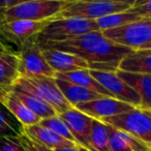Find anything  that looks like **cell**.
Returning <instances> with one entry per match:
<instances>
[{
	"instance_id": "44dd1931",
	"label": "cell",
	"mask_w": 151,
	"mask_h": 151,
	"mask_svg": "<svg viewBox=\"0 0 151 151\" xmlns=\"http://www.w3.org/2000/svg\"><path fill=\"white\" fill-rule=\"evenodd\" d=\"M55 79L65 82L71 83V84L78 85V86L84 87V88L90 89V90L97 92L106 97H113L112 94L107 91L92 76L90 75L89 69H82V70H75L70 73H55ZM114 99V97H113Z\"/></svg>"
},
{
	"instance_id": "7402d4cb",
	"label": "cell",
	"mask_w": 151,
	"mask_h": 151,
	"mask_svg": "<svg viewBox=\"0 0 151 151\" xmlns=\"http://www.w3.org/2000/svg\"><path fill=\"white\" fill-rule=\"evenodd\" d=\"M143 18L141 16H139L134 12L130 11L129 9L125 12H122V13L114 14V15H110L108 17L101 18V19L96 20L95 22H96L99 30L104 31V30L112 29V28L121 27V26L140 21Z\"/></svg>"
},
{
	"instance_id": "1f68e13d",
	"label": "cell",
	"mask_w": 151,
	"mask_h": 151,
	"mask_svg": "<svg viewBox=\"0 0 151 151\" xmlns=\"http://www.w3.org/2000/svg\"><path fill=\"white\" fill-rule=\"evenodd\" d=\"M139 50H151V40L149 42H147L146 45H144V46L141 47Z\"/></svg>"
},
{
	"instance_id": "5bb4252c",
	"label": "cell",
	"mask_w": 151,
	"mask_h": 151,
	"mask_svg": "<svg viewBox=\"0 0 151 151\" xmlns=\"http://www.w3.org/2000/svg\"><path fill=\"white\" fill-rule=\"evenodd\" d=\"M23 134H25L31 140L35 141L36 143L49 149H52V150H55L57 148H62V147L78 146L76 143L70 142V141L58 136L52 130L40 125V123L23 127Z\"/></svg>"
},
{
	"instance_id": "e575fe53",
	"label": "cell",
	"mask_w": 151,
	"mask_h": 151,
	"mask_svg": "<svg viewBox=\"0 0 151 151\" xmlns=\"http://www.w3.org/2000/svg\"><path fill=\"white\" fill-rule=\"evenodd\" d=\"M147 112V114H148L149 116H150V118H151V111H146Z\"/></svg>"
},
{
	"instance_id": "9a60e30c",
	"label": "cell",
	"mask_w": 151,
	"mask_h": 151,
	"mask_svg": "<svg viewBox=\"0 0 151 151\" xmlns=\"http://www.w3.org/2000/svg\"><path fill=\"white\" fill-rule=\"evenodd\" d=\"M20 77L19 57L16 51L7 50L0 55V96L9 90Z\"/></svg>"
},
{
	"instance_id": "3957f363",
	"label": "cell",
	"mask_w": 151,
	"mask_h": 151,
	"mask_svg": "<svg viewBox=\"0 0 151 151\" xmlns=\"http://www.w3.org/2000/svg\"><path fill=\"white\" fill-rule=\"evenodd\" d=\"M134 1L130 0H101L67 1L58 18H77L84 20H96L114 14L122 13L132 6Z\"/></svg>"
},
{
	"instance_id": "ac0fdd59",
	"label": "cell",
	"mask_w": 151,
	"mask_h": 151,
	"mask_svg": "<svg viewBox=\"0 0 151 151\" xmlns=\"http://www.w3.org/2000/svg\"><path fill=\"white\" fill-rule=\"evenodd\" d=\"M0 103H2L7 110L12 113V115L22 124L23 127L25 126L34 125L40 122V118L28 110L15 95L12 93L11 89L5 91L0 96Z\"/></svg>"
},
{
	"instance_id": "9c48e42d",
	"label": "cell",
	"mask_w": 151,
	"mask_h": 151,
	"mask_svg": "<svg viewBox=\"0 0 151 151\" xmlns=\"http://www.w3.org/2000/svg\"><path fill=\"white\" fill-rule=\"evenodd\" d=\"M90 75L104 87L107 91H109L114 99L128 104L136 109L141 108V97L139 94L128 86L122 79L118 77L116 73L109 71H99L89 70Z\"/></svg>"
},
{
	"instance_id": "7c38bea8",
	"label": "cell",
	"mask_w": 151,
	"mask_h": 151,
	"mask_svg": "<svg viewBox=\"0 0 151 151\" xmlns=\"http://www.w3.org/2000/svg\"><path fill=\"white\" fill-rule=\"evenodd\" d=\"M59 116L68 126L77 145L90 151L89 140L93 118L82 113L76 108H71L64 113L59 114Z\"/></svg>"
},
{
	"instance_id": "d590c367",
	"label": "cell",
	"mask_w": 151,
	"mask_h": 151,
	"mask_svg": "<svg viewBox=\"0 0 151 151\" xmlns=\"http://www.w3.org/2000/svg\"><path fill=\"white\" fill-rule=\"evenodd\" d=\"M6 51H7V50H6ZM3 52H4V51H2V50H0V55L2 54V53H3Z\"/></svg>"
},
{
	"instance_id": "2e32d148",
	"label": "cell",
	"mask_w": 151,
	"mask_h": 151,
	"mask_svg": "<svg viewBox=\"0 0 151 151\" xmlns=\"http://www.w3.org/2000/svg\"><path fill=\"white\" fill-rule=\"evenodd\" d=\"M116 73L141 97L140 109L151 111V75H140L121 70H117Z\"/></svg>"
},
{
	"instance_id": "d4e9b609",
	"label": "cell",
	"mask_w": 151,
	"mask_h": 151,
	"mask_svg": "<svg viewBox=\"0 0 151 151\" xmlns=\"http://www.w3.org/2000/svg\"><path fill=\"white\" fill-rule=\"evenodd\" d=\"M40 124L44 126V127L52 130L53 132H55V134H58V136L62 137V138L66 139V140L70 141V142L76 143V140L73 134H71L68 126H67L66 123L61 119L59 115L53 116V117L47 118V119H42ZM76 144H77V143H76Z\"/></svg>"
},
{
	"instance_id": "4fadbf2b",
	"label": "cell",
	"mask_w": 151,
	"mask_h": 151,
	"mask_svg": "<svg viewBox=\"0 0 151 151\" xmlns=\"http://www.w3.org/2000/svg\"><path fill=\"white\" fill-rule=\"evenodd\" d=\"M42 51L48 64L55 71V73L89 69L88 63L77 55L51 49H42Z\"/></svg>"
},
{
	"instance_id": "603a6c76",
	"label": "cell",
	"mask_w": 151,
	"mask_h": 151,
	"mask_svg": "<svg viewBox=\"0 0 151 151\" xmlns=\"http://www.w3.org/2000/svg\"><path fill=\"white\" fill-rule=\"evenodd\" d=\"M89 145L90 151H111L108 126L101 120L93 119Z\"/></svg>"
},
{
	"instance_id": "83f0119b",
	"label": "cell",
	"mask_w": 151,
	"mask_h": 151,
	"mask_svg": "<svg viewBox=\"0 0 151 151\" xmlns=\"http://www.w3.org/2000/svg\"><path fill=\"white\" fill-rule=\"evenodd\" d=\"M130 11L137 13L143 19L151 20V0H136Z\"/></svg>"
},
{
	"instance_id": "f1b7e54d",
	"label": "cell",
	"mask_w": 151,
	"mask_h": 151,
	"mask_svg": "<svg viewBox=\"0 0 151 151\" xmlns=\"http://www.w3.org/2000/svg\"><path fill=\"white\" fill-rule=\"evenodd\" d=\"M0 151H26L18 137L0 138Z\"/></svg>"
},
{
	"instance_id": "d6986e66",
	"label": "cell",
	"mask_w": 151,
	"mask_h": 151,
	"mask_svg": "<svg viewBox=\"0 0 151 151\" xmlns=\"http://www.w3.org/2000/svg\"><path fill=\"white\" fill-rule=\"evenodd\" d=\"M11 91L28 110L38 116L40 119H47L57 115L56 111L37 95L15 86L12 87Z\"/></svg>"
},
{
	"instance_id": "8fae6325",
	"label": "cell",
	"mask_w": 151,
	"mask_h": 151,
	"mask_svg": "<svg viewBox=\"0 0 151 151\" xmlns=\"http://www.w3.org/2000/svg\"><path fill=\"white\" fill-rule=\"evenodd\" d=\"M73 108H76L77 110L86 114V115L90 116L93 119L97 120L127 113V112L136 109L132 106L122 103V101L113 99V97H103L101 99L89 101V103L80 104Z\"/></svg>"
},
{
	"instance_id": "ba28073f",
	"label": "cell",
	"mask_w": 151,
	"mask_h": 151,
	"mask_svg": "<svg viewBox=\"0 0 151 151\" xmlns=\"http://www.w3.org/2000/svg\"><path fill=\"white\" fill-rule=\"evenodd\" d=\"M19 57L20 76L35 77L42 76L54 78L55 71L48 64L42 55V51L36 44L35 40L26 42L17 51Z\"/></svg>"
},
{
	"instance_id": "cb8c5ba5",
	"label": "cell",
	"mask_w": 151,
	"mask_h": 151,
	"mask_svg": "<svg viewBox=\"0 0 151 151\" xmlns=\"http://www.w3.org/2000/svg\"><path fill=\"white\" fill-rule=\"evenodd\" d=\"M21 134H23L22 124L0 103V138L19 137Z\"/></svg>"
},
{
	"instance_id": "f546056e",
	"label": "cell",
	"mask_w": 151,
	"mask_h": 151,
	"mask_svg": "<svg viewBox=\"0 0 151 151\" xmlns=\"http://www.w3.org/2000/svg\"><path fill=\"white\" fill-rule=\"evenodd\" d=\"M18 140L22 144V146L25 148L26 151H54L52 149H49L47 147L42 146V145L36 143L35 141L31 140L30 138H28L25 134H21L18 137Z\"/></svg>"
},
{
	"instance_id": "e0dca14e",
	"label": "cell",
	"mask_w": 151,
	"mask_h": 151,
	"mask_svg": "<svg viewBox=\"0 0 151 151\" xmlns=\"http://www.w3.org/2000/svg\"><path fill=\"white\" fill-rule=\"evenodd\" d=\"M55 80H56V84L58 86L59 90L61 91V93L64 96V99H66L67 103L73 108L76 107L77 105H80V104L89 103V101L106 97L104 95L99 94V93L90 90V89L71 84V83L65 82V81L57 80V79H55Z\"/></svg>"
},
{
	"instance_id": "484cf974",
	"label": "cell",
	"mask_w": 151,
	"mask_h": 151,
	"mask_svg": "<svg viewBox=\"0 0 151 151\" xmlns=\"http://www.w3.org/2000/svg\"><path fill=\"white\" fill-rule=\"evenodd\" d=\"M109 130V144L111 151H132L128 144L121 138L118 130L107 124Z\"/></svg>"
},
{
	"instance_id": "6da1fadb",
	"label": "cell",
	"mask_w": 151,
	"mask_h": 151,
	"mask_svg": "<svg viewBox=\"0 0 151 151\" xmlns=\"http://www.w3.org/2000/svg\"><path fill=\"white\" fill-rule=\"evenodd\" d=\"M40 49H51L77 55L89 64V70L116 73L120 62L132 50L110 42L101 31L89 32L84 35L61 42H36Z\"/></svg>"
},
{
	"instance_id": "8992f818",
	"label": "cell",
	"mask_w": 151,
	"mask_h": 151,
	"mask_svg": "<svg viewBox=\"0 0 151 151\" xmlns=\"http://www.w3.org/2000/svg\"><path fill=\"white\" fill-rule=\"evenodd\" d=\"M101 33L110 42L136 51L151 40V20L142 19L121 27L104 30Z\"/></svg>"
},
{
	"instance_id": "ffe728a7",
	"label": "cell",
	"mask_w": 151,
	"mask_h": 151,
	"mask_svg": "<svg viewBox=\"0 0 151 151\" xmlns=\"http://www.w3.org/2000/svg\"><path fill=\"white\" fill-rule=\"evenodd\" d=\"M118 70L151 75V50H136L130 52L122 59Z\"/></svg>"
},
{
	"instance_id": "5b68a950",
	"label": "cell",
	"mask_w": 151,
	"mask_h": 151,
	"mask_svg": "<svg viewBox=\"0 0 151 151\" xmlns=\"http://www.w3.org/2000/svg\"><path fill=\"white\" fill-rule=\"evenodd\" d=\"M14 86L37 95L56 111L57 115L64 113L73 108L59 90L55 78H49L42 76H35V77L20 76Z\"/></svg>"
},
{
	"instance_id": "4316f807",
	"label": "cell",
	"mask_w": 151,
	"mask_h": 151,
	"mask_svg": "<svg viewBox=\"0 0 151 151\" xmlns=\"http://www.w3.org/2000/svg\"><path fill=\"white\" fill-rule=\"evenodd\" d=\"M118 132H119V134L121 136V138L127 143L128 146L132 148V151H149V150H151V148L146 144V143L142 142V141L139 140V139L134 138V137H132V134H127V132H121V130H118Z\"/></svg>"
},
{
	"instance_id": "8d00e7d4",
	"label": "cell",
	"mask_w": 151,
	"mask_h": 151,
	"mask_svg": "<svg viewBox=\"0 0 151 151\" xmlns=\"http://www.w3.org/2000/svg\"><path fill=\"white\" fill-rule=\"evenodd\" d=\"M149 151H151V150H149Z\"/></svg>"
},
{
	"instance_id": "277c9868",
	"label": "cell",
	"mask_w": 151,
	"mask_h": 151,
	"mask_svg": "<svg viewBox=\"0 0 151 151\" xmlns=\"http://www.w3.org/2000/svg\"><path fill=\"white\" fill-rule=\"evenodd\" d=\"M101 31L93 20L77 18H56L50 21L36 36V42H61L84 35L89 32Z\"/></svg>"
},
{
	"instance_id": "836d02e7",
	"label": "cell",
	"mask_w": 151,
	"mask_h": 151,
	"mask_svg": "<svg viewBox=\"0 0 151 151\" xmlns=\"http://www.w3.org/2000/svg\"><path fill=\"white\" fill-rule=\"evenodd\" d=\"M79 149H80V151H89V150H87V149L83 148V147H80V146H79Z\"/></svg>"
},
{
	"instance_id": "4dcf8cb0",
	"label": "cell",
	"mask_w": 151,
	"mask_h": 151,
	"mask_svg": "<svg viewBox=\"0 0 151 151\" xmlns=\"http://www.w3.org/2000/svg\"><path fill=\"white\" fill-rule=\"evenodd\" d=\"M54 151H80L79 146L77 147H62V148H57Z\"/></svg>"
},
{
	"instance_id": "d6a6232c",
	"label": "cell",
	"mask_w": 151,
	"mask_h": 151,
	"mask_svg": "<svg viewBox=\"0 0 151 151\" xmlns=\"http://www.w3.org/2000/svg\"><path fill=\"white\" fill-rule=\"evenodd\" d=\"M0 50H2V51H6V50H11V49L7 48V46L4 44V42H2V40H0Z\"/></svg>"
},
{
	"instance_id": "30bf717a",
	"label": "cell",
	"mask_w": 151,
	"mask_h": 151,
	"mask_svg": "<svg viewBox=\"0 0 151 151\" xmlns=\"http://www.w3.org/2000/svg\"><path fill=\"white\" fill-rule=\"evenodd\" d=\"M52 20L53 19L46 21L18 20V21L3 22L0 23V34L7 40L16 42L20 48L24 42L35 40L38 33Z\"/></svg>"
},
{
	"instance_id": "52a82bcc",
	"label": "cell",
	"mask_w": 151,
	"mask_h": 151,
	"mask_svg": "<svg viewBox=\"0 0 151 151\" xmlns=\"http://www.w3.org/2000/svg\"><path fill=\"white\" fill-rule=\"evenodd\" d=\"M101 121L113 126L116 129L132 134L146 143L151 148V118L146 111L134 109L127 113L104 118Z\"/></svg>"
},
{
	"instance_id": "7a4b0ae2",
	"label": "cell",
	"mask_w": 151,
	"mask_h": 151,
	"mask_svg": "<svg viewBox=\"0 0 151 151\" xmlns=\"http://www.w3.org/2000/svg\"><path fill=\"white\" fill-rule=\"evenodd\" d=\"M68 0H31L20 1L11 9L0 13V23L26 20L46 21L59 17Z\"/></svg>"
}]
</instances>
